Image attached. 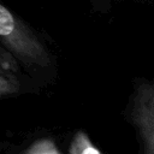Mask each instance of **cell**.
Wrapping results in <instances>:
<instances>
[{"label":"cell","mask_w":154,"mask_h":154,"mask_svg":"<svg viewBox=\"0 0 154 154\" xmlns=\"http://www.w3.org/2000/svg\"><path fill=\"white\" fill-rule=\"evenodd\" d=\"M134 120L138 125L147 143V152L154 153V85L143 84L138 88Z\"/></svg>","instance_id":"obj_2"},{"label":"cell","mask_w":154,"mask_h":154,"mask_svg":"<svg viewBox=\"0 0 154 154\" xmlns=\"http://www.w3.org/2000/svg\"><path fill=\"white\" fill-rule=\"evenodd\" d=\"M0 67L13 73H17L20 70V65L13 54L1 43L0 41Z\"/></svg>","instance_id":"obj_6"},{"label":"cell","mask_w":154,"mask_h":154,"mask_svg":"<svg viewBox=\"0 0 154 154\" xmlns=\"http://www.w3.org/2000/svg\"><path fill=\"white\" fill-rule=\"evenodd\" d=\"M22 85L17 76L7 70L0 67V97L11 96L19 93Z\"/></svg>","instance_id":"obj_3"},{"label":"cell","mask_w":154,"mask_h":154,"mask_svg":"<svg viewBox=\"0 0 154 154\" xmlns=\"http://www.w3.org/2000/svg\"><path fill=\"white\" fill-rule=\"evenodd\" d=\"M70 153H72V154H89V153L100 154L101 150L97 149L91 143V141L89 140L88 135H85L82 131H78L75 135V137H73V140L71 142Z\"/></svg>","instance_id":"obj_4"},{"label":"cell","mask_w":154,"mask_h":154,"mask_svg":"<svg viewBox=\"0 0 154 154\" xmlns=\"http://www.w3.org/2000/svg\"><path fill=\"white\" fill-rule=\"evenodd\" d=\"M24 152L29 154H59L60 153L55 143L49 138H41L34 142Z\"/></svg>","instance_id":"obj_5"},{"label":"cell","mask_w":154,"mask_h":154,"mask_svg":"<svg viewBox=\"0 0 154 154\" xmlns=\"http://www.w3.org/2000/svg\"><path fill=\"white\" fill-rule=\"evenodd\" d=\"M0 41L20 67H47L51 58L43 43L24 20L0 4Z\"/></svg>","instance_id":"obj_1"}]
</instances>
